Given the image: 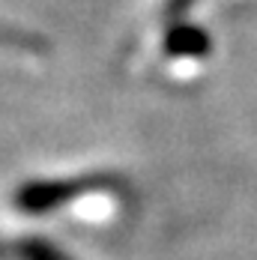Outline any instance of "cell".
Here are the masks:
<instances>
[{"mask_svg":"<svg viewBox=\"0 0 257 260\" xmlns=\"http://www.w3.org/2000/svg\"><path fill=\"white\" fill-rule=\"evenodd\" d=\"M105 182H114V180H108V177H78V180H57V182H30L24 188H18L15 207L21 212H30V215L51 212V209L63 207L66 201L84 194V191L105 188Z\"/></svg>","mask_w":257,"mask_h":260,"instance_id":"6da1fadb","label":"cell"},{"mask_svg":"<svg viewBox=\"0 0 257 260\" xmlns=\"http://www.w3.org/2000/svg\"><path fill=\"white\" fill-rule=\"evenodd\" d=\"M0 260H69L42 239H0Z\"/></svg>","mask_w":257,"mask_h":260,"instance_id":"7a4b0ae2","label":"cell"},{"mask_svg":"<svg viewBox=\"0 0 257 260\" xmlns=\"http://www.w3.org/2000/svg\"><path fill=\"white\" fill-rule=\"evenodd\" d=\"M168 48L174 54H204L206 48H209V42H206V36L201 30H195V27H180V30L171 33Z\"/></svg>","mask_w":257,"mask_h":260,"instance_id":"3957f363","label":"cell"},{"mask_svg":"<svg viewBox=\"0 0 257 260\" xmlns=\"http://www.w3.org/2000/svg\"><path fill=\"white\" fill-rule=\"evenodd\" d=\"M0 42H6V45H18V48H30L33 42L21 36L18 30H6V27H0Z\"/></svg>","mask_w":257,"mask_h":260,"instance_id":"277c9868","label":"cell"}]
</instances>
